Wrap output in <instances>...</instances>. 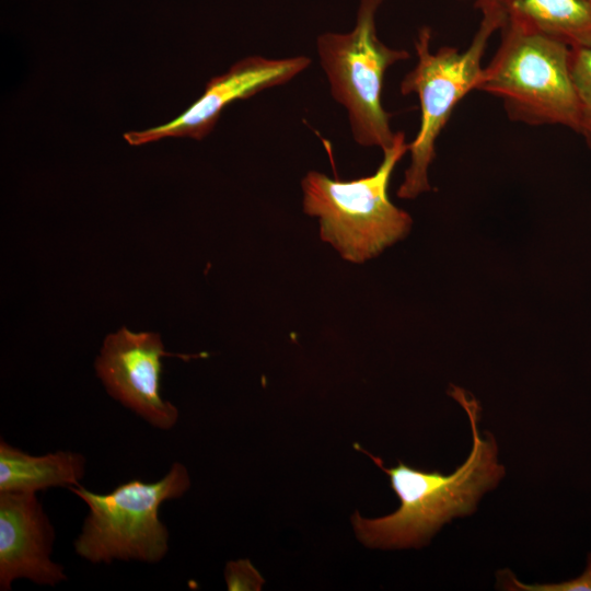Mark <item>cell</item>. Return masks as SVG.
<instances>
[{
	"label": "cell",
	"instance_id": "6da1fadb",
	"mask_svg": "<svg viewBox=\"0 0 591 591\" xmlns=\"http://www.w3.org/2000/svg\"><path fill=\"white\" fill-rule=\"evenodd\" d=\"M450 395L465 410L473 433V445L464 463L449 475L415 470L399 462L386 468L371 456L391 479L401 505L393 513L375 519L356 513L352 523L359 540L371 547L405 548L427 544L444 524L472 514L482 496L494 489L506 474L498 460L493 433L480 432V406L463 389L452 386Z\"/></svg>",
	"mask_w": 591,
	"mask_h": 591
},
{
	"label": "cell",
	"instance_id": "7a4b0ae2",
	"mask_svg": "<svg viewBox=\"0 0 591 591\" xmlns=\"http://www.w3.org/2000/svg\"><path fill=\"white\" fill-rule=\"evenodd\" d=\"M406 151L405 134L397 131L370 176L344 182L310 171L303 177V211L318 218L321 239L344 259L367 262L409 232L410 216L387 196L391 175Z\"/></svg>",
	"mask_w": 591,
	"mask_h": 591
},
{
	"label": "cell",
	"instance_id": "3957f363",
	"mask_svg": "<svg viewBox=\"0 0 591 591\" xmlns=\"http://www.w3.org/2000/svg\"><path fill=\"white\" fill-rule=\"evenodd\" d=\"M475 8L480 11L482 19L473 40L463 51L442 46L433 54L430 50L431 28L422 26L418 31L415 39L417 63L404 77L399 90L403 95L417 94L421 119L415 139L408 143L410 164L397 190L399 198L414 199L430 190L428 169L436 157V141L456 104L476 89L487 43L505 25V14L494 0H476Z\"/></svg>",
	"mask_w": 591,
	"mask_h": 591
},
{
	"label": "cell",
	"instance_id": "277c9868",
	"mask_svg": "<svg viewBox=\"0 0 591 591\" xmlns=\"http://www.w3.org/2000/svg\"><path fill=\"white\" fill-rule=\"evenodd\" d=\"M476 89L502 100L510 119L528 125H563L576 132L580 107L570 67V47L506 23Z\"/></svg>",
	"mask_w": 591,
	"mask_h": 591
},
{
	"label": "cell",
	"instance_id": "5b68a950",
	"mask_svg": "<svg viewBox=\"0 0 591 591\" xmlns=\"http://www.w3.org/2000/svg\"><path fill=\"white\" fill-rule=\"evenodd\" d=\"M186 467L174 463L159 480H127L106 494L80 486L68 489L89 508L74 552L92 564L114 560L155 564L169 552L170 533L159 518L160 506L189 488Z\"/></svg>",
	"mask_w": 591,
	"mask_h": 591
},
{
	"label": "cell",
	"instance_id": "8992f818",
	"mask_svg": "<svg viewBox=\"0 0 591 591\" xmlns=\"http://www.w3.org/2000/svg\"><path fill=\"white\" fill-rule=\"evenodd\" d=\"M383 0H361L357 23L349 33H324L316 50L333 99L348 114L355 141L362 147L390 148L396 137L391 114L382 106L385 71L409 58L405 49L386 46L375 27V13Z\"/></svg>",
	"mask_w": 591,
	"mask_h": 591
},
{
	"label": "cell",
	"instance_id": "52a82bcc",
	"mask_svg": "<svg viewBox=\"0 0 591 591\" xmlns=\"http://www.w3.org/2000/svg\"><path fill=\"white\" fill-rule=\"evenodd\" d=\"M164 350L155 333H132L123 327L104 340L95 361L97 376L108 394L152 427L171 430L178 409L160 394Z\"/></svg>",
	"mask_w": 591,
	"mask_h": 591
},
{
	"label": "cell",
	"instance_id": "ba28073f",
	"mask_svg": "<svg viewBox=\"0 0 591 591\" xmlns=\"http://www.w3.org/2000/svg\"><path fill=\"white\" fill-rule=\"evenodd\" d=\"M306 56L281 59L250 56L236 61L223 74L211 78L202 95L184 113L165 125L124 135L130 146H141L163 138H193L209 135L221 112L230 103L244 100L269 88L281 85L305 70Z\"/></svg>",
	"mask_w": 591,
	"mask_h": 591
},
{
	"label": "cell",
	"instance_id": "9c48e42d",
	"mask_svg": "<svg viewBox=\"0 0 591 591\" xmlns=\"http://www.w3.org/2000/svg\"><path fill=\"white\" fill-rule=\"evenodd\" d=\"M55 529L36 494L0 493V590L26 579L55 587L67 580L51 558Z\"/></svg>",
	"mask_w": 591,
	"mask_h": 591
},
{
	"label": "cell",
	"instance_id": "30bf717a",
	"mask_svg": "<svg viewBox=\"0 0 591 591\" xmlns=\"http://www.w3.org/2000/svg\"><path fill=\"white\" fill-rule=\"evenodd\" d=\"M85 468L86 459L78 452L32 455L0 441V493L36 494L50 487L80 486Z\"/></svg>",
	"mask_w": 591,
	"mask_h": 591
},
{
	"label": "cell",
	"instance_id": "8fae6325",
	"mask_svg": "<svg viewBox=\"0 0 591 591\" xmlns=\"http://www.w3.org/2000/svg\"><path fill=\"white\" fill-rule=\"evenodd\" d=\"M506 23L591 49V0H494Z\"/></svg>",
	"mask_w": 591,
	"mask_h": 591
},
{
	"label": "cell",
	"instance_id": "7c38bea8",
	"mask_svg": "<svg viewBox=\"0 0 591 591\" xmlns=\"http://www.w3.org/2000/svg\"><path fill=\"white\" fill-rule=\"evenodd\" d=\"M569 67L580 107L578 134L591 147V49L570 48Z\"/></svg>",
	"mask_w": 591,
	"mask_h": 591
},
{
	"label": "cell",
	"instance_id": "4fadbf2b",
	"mask_svg": "<svg viewBox=\"0 0 591 591\" xmlns=\"http://www.w3.org/2000/svg\"><path fill=\"white\" fill-rule=\"evenodd\" d=\"M500 589L514 591H591V554L588 557V565L583 573L575 579L558 583H534L521 582L509 569H503L497 573Z\"/></svg>",
	"mask_w": 591,
	"mask_h": 591
}]
</instances>
